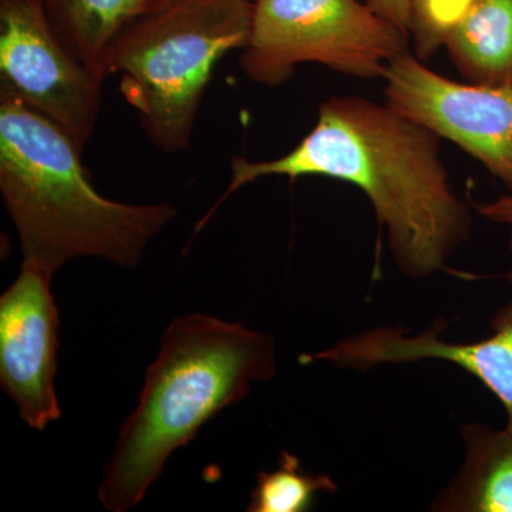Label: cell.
Returning <instances> with one entry per match:
<instances>
[{
    "mask_svg": "<svg viewBox=\"0 0 512 512\" xmlns=\"http://www.w3.org/2000/svg\"><path fill=\"white\" fill-rule=\"evenodd\" d=\"M446 47L468 83L512 87V0H477Z\"/></svg>",
    "mask_w": 512,
    "mask_h": 512,
    "instance_id": "12",
    "label": "cell"
},
{
    "mask_svg": "<svg viewBox=\"0 0 512 512\" xmlns=\"http://www.w3.org/2000/svg\"><path fill=\"white\" fill-rule=\"evenodd\" d=\"M275 373L271 336L201 313L175 319L148 367L136 409L121 426L99 488L103 507L124 512L140 504L171 454L244 399L252 383Z\"/></svg>",
    "mask_w": 512,
    "mask_h": 512,
    "instance_id": "3",
    "label": "cell"
},
{
    "mask_svg": "<svg viewBox=\"0 0 512 512\" xmlns=\"http://www.w3.org/2000/svg\"><path fill=\"white\" fill-rule=\"evenodd\" d=\"M168 0H45L47 19L63 46L104 82L107 57L121 33Z\"/></svg>",
    "mask_w": 512,
    "mask_h": 512,
    "instance_id": "11",
    "label": "cell"
},
{
    "mask_svg": "<svg viewBox=\"0 0 512 512\" xmlns=\"http://www.w3.org/2000/svg\"><path fill=\"white\" fill-rule=\"evenodd\" d=\"M466 457L431 510L512 512V431L484 424L463 427Z\"/></svg>",
    "mask_w": 512,
    "mask_h": 512,
    "instance_id": "10",
    "label": "cell"
},
{
    "mask_svg": "<svg viewBox=\"0 0 512 512\" xmlns=\"http://www.w3.org/2000/svg\"><path fill=\"white\" fill-rule=\"evenodd\" d=\"M512 286V269L505 274ZM493 335L470 343L447 342L443 319L430 329L412 333L400 325L377 326L346 336L328 349L299 356L301 365L328 362L342 370L366 372L380 365H406L421 360H443L466 370L503 404L512 431V299L491 318Z\"/></svg>",
    "mask_w": 512,
    "mask_h": 512,
    "instance_id": "9",
    "label": "cell"
},
{
    "mask_svg": "<svg viewBox=\"0 0 512 512\" xmlns=\"http://www.w3.org/2000/svg\"><path fill=\"white\" fill-rule=\"evenodd\" d=\"M338 484L328 474L303 470L301 460L282 450L274 471H261L251 493L249 512H305L319 493H336Z\"/></svg>",
    "mask_w": 512,
    "mask_h": 512,
    "instance_id": "13",
    "label": "cell"
},
{
    "mask_svg": "<svg viewBox=\"0 0 512 512\" xmlns=\"http://www.w3.org/2000/svg\"><path fill=\"white\" fill-rule=\"evenodd\" d=\"M248 2L255 3V2H258V0H248Z\"/></svg>",
    "mask_w": 512,
    "mask_h": 512,
    "instance_id": "17",
    "label": "cell"
},
{
    "mask_svg": "<svg viewBox=\"0 0 512 512\" xmlns=\"http://www.w3.org/2000/svg\"><path fill=\"white\" fill-rule=\"evenodd\" d=\"M477 0H407L409 33L414 55L426 62L440 47H446L451 33L466 18Z\"/></svg>",
    "mask_w": 512,
    "mask_h": 512,
    "instance_id": "14",
    "label": "cell"
},
{
    "mask_svg": "<svg viewBox=\"0 0 512 512\" xmlns=\"http://www.w3.org/2000/svg\"><path fill=\"white\" fill-rule=\"evenodd\" d=\"M82 156L66 131L0 86V194L23 261L53 274L80 256L136 268L177 208L103 197Z\"/></svg>",
    "mask_w": 512,
    "mask_h": 512,
    "instance_id": "2",
    "label": "cell"
},
{
    "mask_svg": "<svg viewBox=\"0 0 512 512\" xmlns=\"http://www.w3.org/2000/svg\"><path fill=\"white\" fill-rule=\"evenodd\" d=\"M382 79L386 104L453 141L512 191V87L453 82L409 49Z\"/></svg>",
    "mask_w": 512,
    "mask_h": 512,
    "instance_id": "7",
    "label": "cell"
},
{
    "mask_svg": "<svg viewBox=\"0 0 512 512\" xmlns=\"http://www.w3.org/2000/svg\"><path fill=\"white\" fill-rule=\"evenodd\" d=\"M101 84L56 36L45 0H0V86L66 131L82 153L99 121Z\"/></svg>",
    "mask_w": 512,
    "mask_h": 512,
    "instance_id": "6",
    "label": "cell"
},
{
    "mask_svg": "<svg viewBox=\"0 0 512 512\" xmlns=\"http://www.w3.org/2000/svg\"><path fill=\"white\" fill-rule=\"evenodd\" d=\"M440 137L392 109L359 96L323 101L301 143L269 161L234 157L231 181L200 231L229 195L262 177H328L365 192L403 275L424 279L444 271L470 238V207L451 188Z\"/></svg>",
    "mask_w": 512,
    "mask_h": 512,
    "instance_id": "1",
    "label": "cell"
},
{
    "mask_svg": "<svg viewBox=\"0 0 512 512\" xmlns=\"http://www.w3.org/2000/svg\"><path fill=\"white\" fill-rule=\"evenodd\" d=\"M252 13L248 0H168L111 47L106 77L120 74L124 99L158 150L175 154L191 147L215 67L247 45Z\"/></svg>",
    "mask_w": 512,
    "mask_h": 512,
    "instance_id": "4",
    "label": "cell"
},
{
    "mask_svg": "<svg viewBox=\"0 0 512 512\" xmlns=\"http://www.w3.org/2000/svg\"><path fill=\"white\" fill-rule=\"evenodd\" d=\"M473 207L485 220L507 228L508 249L512 254V191L495 201L473 202Z\"/></svg>",
    "mask_w": 512,
    "mask_h": 512,
    "instance_id": "15",
    "label": "cell"
},
{
    "mask_svg": "<svg viewBox=\"0 0 512 512\" xmlns=\"http://www.w3.org/2000/svg\"><path fill=\"white\" fill-rule=\"evenodd\" d=\"M52 278L53 272L23 261L0 298V386L22 420L40 431L62 416L55 389L59 311Z\"/></svg>",
    "mask_w": 512,
    "mask_h": 512,
    "instance_id": "8",
    "label": "cell"
},
{
    "mask_svg": "<svg viewBox=\"0 0 512 512\" xmlns=\"http://www.w3.org/2000/svg\"><path fill=\"white\" fill-rule=\"evenodd\" d=\"M409 39L359 0H258L239 64L249 80L269 87L288 82L302 63L382 79Z\"/></svg>",
    "mask_w": 512,
    "mask_h": 512,
    "instance_id": "5",
    "label": "cell"
},
{
    "mask_svg": "<svg viewBox=\"0 0 512 512\" xmlns=\"http://www.w3.org/2000/svg\"><path fill=\"white\" fill-rule=\"evenodd\" d=\"M366 3L375 10L377 15L409 33V6H407V0H366Z\"/></svg>",
    "mask_w": 512,
    "mask_h": 512,
    "instance_id": "16",
    "label": "cell"
}]
</instances>
